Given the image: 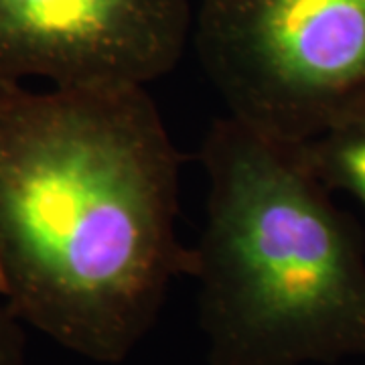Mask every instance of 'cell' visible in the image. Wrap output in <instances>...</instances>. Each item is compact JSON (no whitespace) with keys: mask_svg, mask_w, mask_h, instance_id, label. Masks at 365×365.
I'll use <instances>...</instances> for the list:
<instances>
[{"mask_svg":"<svg viewBox=\"0 0 365 365\" xmlns=\"http://www.w3.org/2000/svg\"><path fill=\"white\" fill-rule=\"evenodd\" d=\"M181 169L146 88L0 86V299L67 351L126 361L191 274Z\"/></svg>","mask_w":365,"mask_h":365,"instance_id":"6da1fadb","label":"cell"},{"mask_svg":"<svg viewBox=\"0 0 365 365\" xmlns=\"http://www.w3.org/2000/svg\"><path fill=\"white\" fill-rule=\"evenodd\" d=\"M193 33L189 0H0V86L146 88Z\"/></svg>","mask_w":365,"mask_h":365,"instance_id":"277c9868","label":"cell"},{"mask_svg":"<svg viewBox=\"0 0 365 365\" xmlns=\"http://www.w3.org/2000/svg\"><path fill=\"white\" fill-rule=\"evenodd\" d=\"M197 57L227 116L304 143L365 104V0H203Z\"/></svg>","mask_w":365,"mask_h":365,"instance_id":"3957f363","label":"cell"},{"mask_svg":"<svg viewBox=\"0 0 365 365\" xmlns=\"http://www.w3.org/2000/svg\"><path fill=\"white\" fill-rule=\"evenodd\" d=\"M25 325L0 299V365H25Z\"/></svg>","mask_w":365,"mask_h":365,"instance_id":"8992f818","label":"cell"},{"mask_svg":"<svg viewBox=\"0 0 365 365\" xmlns=\"http://www.w3.org/2000/svg\"><path fill=\"white\" fill-rule=\"evenodd\" d=\"M300 144L313 173L335 191H345L365 205V104Z\"/></svg>","mask_w":365,"mask_h":365,"instance_id":"5b68a950","label":"cell"},{"mask_svg":"<svg viewBox=\"0 0 365 365\" xmlns=\"http://www.w3.org/2000/svg\"><path fill=\"white\" fill-rule=\"evenodd\" d=\"M199 158L207 199L189 278L207 364L365 357L364 235L300 144L223 116Z\"/></svg>","mask_w":365,"mask_h":365,"instance_id":"7a4b0ae2","label":"cell"}]
</instances>
